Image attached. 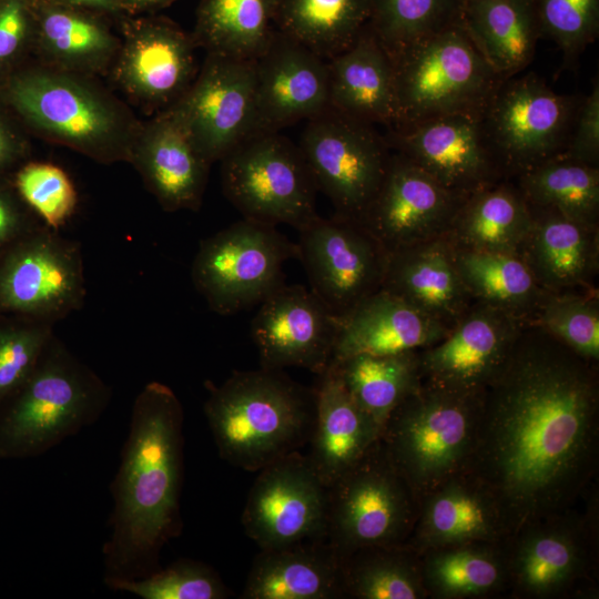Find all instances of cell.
<instances>
[{
	"mask_svg": "<svg viewBox=\"0 0 599 599\" xmlns=\"http://www.w3.org/2000/svg\"><path fill=\"white\" fill-rule=\"evenodd\" d=\"M541 37L562 53L565 68L576 65L599 32V0H530Z\"/></svg>",
	"mask_w": 599,
	"mask_h": 599,
	"instance_id": "f6af8a7d",
	"label": "cell"
},
{
	"mask_svg": "<svg viewBox=\"0 0 599 599\" xmlns=\"http://www.w3.org/2000/svg\"><path fill=\"white\" fill-rule=\"evenodd\" d=\"M61 4L94 11H115L120 9V0H51Z\"/></svg>",
	"mask_w": 599,
	"mask_h": 599,
	"instance_id": "816d5d0a",
	"label": "cell"
},
{
	"mask_svg": "<svg viewBox=\"0 0 599 599\" xmlns=\"http://www.w3.org/2000/svg\"><path fill=\"white\" fill-rule=\"evenodd\" d=\"M385 290L449 328L473 304L455 264L447 237L387 253Z\"/></svg>",
	"mask_w": 599,
	"mask_h": 599,
	"instance_id": "83f0119b",
	"label": "cell"
},
{
	"mask_svg": "<svg viewBox=\"0 0 599 599\" xmlns=\"http://www.w3.org/2000/svg\"><path fill=\"white\" fill-rule=\"evenodd\" d=\"M510 535L495 495L466 470L420 497L415 525L404 545L422 556L450 546L501 544Z\"/></svg>",
	"mask_w": 599,
	"mask_h": 599,
	"instance_id": "7402d4cb",
	"label": "cell"
},
{
	"mask_svg": "<svg viewBox=\"0 0 599 599\" xmlns=\"http://www.w3.org/2000/svg\"><path fill=\"white\" fill-rule=\"evenodd\" d=\"M32 19L29 0L0 1V62L9 60L20 49Z\"/></svg>",
	"mask_w": 599,
	"mask_h": 599,
	"instance_id": "681fc988",
	"label": "cell"
},
{
	"mask_svg": "<svg viewBox=\"0 0 599 599\" xmlns=\"http://www.w3.org/2000/svg\"><path fill=\"white\" fill-rule=\"evenodd\" d=\"M192 35L164 19L126 27L116 74L121 84L145 103H174L195 78Z\"/></svg>",
	"mask_w": 599,
	"mask_h": 599,
	"instance_id": "603a6c76",
	"label": "cell"
},
{
	"mask_svg": "<svg viewBox=\"0 0 599 599\" xmlns=\"http://www.w3.org/2000/svg\"><path fill=\"white\" fill-rule=\"evenodd\" d=\"M256 133L280 132L328 109V64L276 30L254 59Z\"/></svg>",
	"mask_w": 599,
	"mask_h": 599,
	"instance_id": "44dd1931",
	"label": "cell"
},
{
	"mask_svg": "<svg viewBox=\"0 0 599 599\" xmlns=\"http://www.w3.org/2000/svg\"><path fill=\"white\" fill-rule=\"evenodd\" d=\"M296 247L311 291L338 317L382 288L387 252L357 221L318 216Z\"/></svg>",
	"mask_w": 599,
	"mask_h": 599,
	"instance_id": "9a60e30c",
	"label": "cell"
},
{
	"mask_svg": "<svg viewBox=\"0 0 599 599\" xmlns=\"http://www.w3.org/2000/svg\"><path fill=\"white\" fill-rule=\"evenodd\" d=\"M53 337V324L33 319L0 328V405L30 377Z\"/></svg>",
	"mask_w": 599,
	"mask_h": 599,
	"instance_id": "7dc6e473",
	"label": "cell"
},
{
	"mask_svg": "<svg viewBox=\"0 0 599 599\" xmlns=\"http://www.w3.org/2000/svg\"><path fill=\"white\" fill-rule=\"evenodd\" d=\"M341 560L344 597L420 599L428 596L422 558L405 545L366 547Z\"/></svg>",
	"mask_w": 599,
	"mask_h": 599,
	"instance_id": "60d3db41",
	"label": "cell"
},
{
	"mask_svg": "<svg viewBox=\"0 0 599 599\" xmlns=\"http://www.w3.org/2000/svg\"><path fill=\"white\" fill-rule=\"evenodd\" d=\"M183 407L165 384L150 382L134 399L121 460L110 486L113 509L103 545V581L146 577L164 545L180 535Z\"/></svg>",
	"mask_w": 599,
	"mask_h": 599,
	"instance_id": "7a4b0ae2",
	"label": "cell"
},
{
	"mask_svg": "<svg viewBox=\"0 0 599 599\" xmlns=\"http://www.w3.org/2000/svg\"><path fill=\"white\" fill-rule=\"evenodd\" d=\"M465 0H369L368 26L389 54L460 22Z\"/></svg>",
	"mask_w": 599,
	"mask_h": 599,
	"instance_id": "b9f144b4",
	"label": "cell"
},
{
	"mask_svg": "<svg viewBox=\"0 0 599 599\" xmlns=\"http://www.w3.org/2000/svg\"><path fill=\"white\" fill-rule=\"evenodd\" d=\"M342 560L326 539L261 550L242 599L343 598Z\"/></svg>",
	"mask_w": 599,
	"mask_h": 599,
	"instance_id": "4dcf8cb0",
	"label": "cell"
},
{
	"mask_svg": "<svg viewBox=\"0 0 599 599\" xmlns=\"http://www.w3.org/2000/svg\"><path fill=\"white\" fill-rule=\"evenodd\" d=\"M598 438V363L528 322L483 392L467 468L495 495L511 535L580 497L596 471Z\"/></svg>",
	"mask_w": 599,
	"mask_h": 599,
	"instance_id": "6da1fadb",
	"label": "cell"
},
{
	"mask_svg": "<svg viewBox=\"0 0 599 599\" xmlns=\"http://www.w3.org/2000/svg\"><path fill=\"white\" fill-rule=\"evenodd\" d=\"M454 258L474 301L522 321H534L548 293L537 283L519 254L454 247Z\"/></svg>",
	"mask_w": 599,
	"mask_h": 599,
	"instance_id": "836d02e7",
	"label": "cell"
},
{
	"mask_svg": "<svg viewBox=\"0 0 599 599\" xmlns=\"http://www.w3.org/2000/svg\"><path fill=\"white\" fill-rule=\"evenodd\" d=\"M175 0H120V8L131 11H142L161 8Z\"/></svg>",
	"mask_w": 599,
	"mask_h": 599,
	"instance_id": "f5cc1de1",
	"label": "cell"
},
{
	"mask_svg": "<svg viewBox=\"0 0 599 599\" xmlns=\"http://www.w3.org/2000/svg\"><path fill=\"white\" fill-rule=\"evenodd\" d=\"M483 394L420 384L392 412L380 440L416 498L466 471L476 444Z\"/></svg>",
	"mask_w": 599,
	"mask_h": 599,
	"instance_id": "5b68a950",
	"label": "cell"
},
{
	"mask_svg": "<svg viewBox=\"0 0 599 599\" xmlns=\"http://www.w3.org/2000/svg\"><path fill=\"white\" fill-rule=\"evenodd\" d=\"M326 520L327 487L300 450L258 470L242 514L261 550L325 539Z\"/></svg>",
	"mask_w": 599,
	"mask_h": 599,
	"instance_id": "2e32d148",
	"label": "cell"
},
{
	"mask_svg": "<svg viewBox=\"0 0 599 599\" xmlns=\"http://www.w3.org/2000/svg\"><path fill=\"white\" fill-rule=\"evenodd\" d=\"M331 364L355 403L382 430L392 412L420 384L417 351L357 354Z\"/></svg>",
	"mask_w": 599,
	"mask_h": 599,
	"instance_id": "74e56055",
	"label": "cell"
},
{
	"mask_svg": "<svg viewBox=\"0 0 599 599\" xmlns=\"http://www.w3.org/2000/svg\"><path fill=\"white\" fill-rule=\"evenodd\" d=\"M10 142L6 131L0 125V164L4 162L10 154Z\"/></svg>",
	"mask_w": 599,
	"mask_h": 599,
	"instance_id": "db71d44e",
	"label": "cell"
},
{
	"mask_svg": "<svg viewBox=\"0 0 599 599\" xmlns=\"http://www.w3.org/2000/svg\"><path fill=\"white\" fill-rule=\"evenodd\" d=\"M512 180L530 206L599 226V166L559 154Z\"/></svg>",
	"mask_w": 599,
	"mask_h": 599,
	"instance_id": "8d00e7d4",
	"label": "cell"
},
{
	"mask_svg": "<svg viewBox=\"0 0 599 599\" xmlns=\"http://www.w3.org/2000/svg\"><path fill=\"white\" fill-rule=\"evenodd\" d=\"M221 162L223 192L243 219L300 231L319 216L301 149L280 132L251 135Z\"/></svg>",
	"mask_w": 599,
	"mask_h": 599,
	"instance_id": "9c48e42d",
	"label": "cell"
},
{
	"mask_svg": "<svg viewBox=\"0 0 599 599\" xmlns=\"http://www.w3.org/2000/svg\"><path fill=\"white\" fill-rule=\"evenodd\" d=\"M80 245L45 225L29 232L0 260V311L53 324L82 307Z\"/></svg>",
	"mask_w": 599,
	"mask_h": 599,
	"instance_id": "4fadbf2b",
	"label": "cell"
},
{
	"mask_svg": "<svg viewBox=\"0 0 599 599\" xmlns=\"http://www.w3.org/2000/svg\"><path fill=\"white\" fill-rule=\"evenodd\" d=\"M315 418L306 455L326 487L352 468L380 438V427L355 403L336 368L317 375Z\"/></svg>",
	"mask_w": 599,
	"mask_h": 599,
	"instance_id": "f1b7e54d",
	"label": "cell"
},
{
	"mask_svg": "<svg viewBox=\"0 0 599 599\" xmlns=\"http://www.w3.org/2000/svg\"><path fill=\"white\" fill-rule=\"evenodd\" d=\"M339 317L312 291L285 283L261 304L251 323L260 367L323 373L332 362Z\"/></svg>",
	"mask_w": 599,
	"mask_h": 599,
	"instance_id": "ffe728a7",
	"label": "cell"
},
{
	"mask_svg": "<svg viewBox=\"0 0 599 599\" xmlns=\"http://www.w3.org/2000/svg\"><path fill=\"white\" fill-rule=\"evenodd\" d=\"M317 190L335 214L359 221L384 179L392 150L377 126L326 109L298 144Z\"/></svg>",
	"mask_w": 599,
	"mask_h": 599,
	"instance_id": "7c38bea8",
	"label": "cell"
},
{
	"mask_svg": "<svg viewBox=\"0 0 599 599\" xmlns=\"http://www.w3.org/2000/svg\"><path fill=\"white\" fill-rule=\"evenodd\" d=\"M167 110L210 163L256 133L254 60L207 53L200 73Z\"/></svg>",
	"mask_w": 599,
	"mask_h": 599,
	"instance_id": "5bb4252c",
	"label": "cell"
},
{
	"mask_svg": "<svg viewBox=\"0 0 599 599\" xmlns=\"http://www.w3.org/2000/svg\"><path fill=\"white\" fill-rule=\"evenodd\" d=\"M530 209L531 224L518 254L540 287L547 293L597 292L599 226L551 209Z\"/></svg>",
	"mask_w": 599,
	"mask_h": 599,
	"instance_id": "d4e9b609",
	"label": "cell"
},
{
	"mask_svg": "<svg viewBox=\"0 0 599 599\" xmlns=\"http://www.w3.org/2000/svg\"><path fill=\"white\" fill-rule=\"evenodd\" d=\"M460 22L505 80L527 68L541 38L530 0H465Z\"/></svg>",
	"mask_w": 599,
	"mask_h": 599,
	"instance_id": "1f68e13d",
	"label": "cell"
},
{
	"mask_svg": "<svg viewBox=\"0 0 599 599\" xmlns=\"http://www.w3.org/2000/svg\"><path fill=\"white\" fill-rule=\"evenodd\" d=\"M389 149L453 193L470 194L507 179L489 143L481 114H450L386 128Z\"/></svg>",
	"mask_w": 599,
	"mask_h": 599,
	"instance_id": "e0dca14e",
	"label": "cell"
},
{
	"mask_svg": "<svg viewBox=\"0 0 599 599\" xmlns=\"http://www.w3.org/2000/svg\"><path fill=\"white\" fill-rule=\"evenodd\" d=\"M278 0H202L192 34L207 53L254 60L276 32Z\"/></svg>",
	"mask_w": 599,
	"mask_h": 599,
	"instance_id": "e575fe53",
	"label": "cell"
},
{
	"mask_svg": "<svg viewBox=\"0 0 599 599\" xmlns=\"http://www.w3.org/2000/svg\"><path fill=\"white\" fill-rule=\"evenodd\" d=\"M519 74L502 81L481 114L507 179L564 152L582 99L554 91L532 72Z\"/></svg>",
	"mask_w": 599,
	"mask_h": 599,
	"instance_id": "8fae6325",
	"label": "cell"
},
{
	"mask_svg": "<svg viewBox=\"0 0 599 599\" xmlns=\"http://www.w3.org/2000/svg\"><path fill=\"white\" fill-rule=\"evenodd\" d=\"M8 99L30 124L57 142L101 162L131 159L139 133L129 115L71 71L26 72L10 83Z\"/></svg>",
	"mask_w": 599,
	"mask_h": 599,
	"instance_id": "52a82bcc",
	"label": "cell"
},
{
	"mask_svg": "<svg viewBox=\"0 0 599 599\" xmlns=\"http://www.w3.org/2000/svg\"><path fill=\"white\" fill-rule=\"evenodd\" d=\"M292 258L296 243L276 226L243 219L201 242L191 277L211 311L232 315L282 286L284 264Z\"/></svg>",
	"mask_w": 599,
	"mask_h": 599,
	"instance_id": "30bf717a",
	"label": "cell"
},
{
	"mask_svg": "<svg viewBox=\"0 0 599 599\" xmlns=\"http://www.w3.org/2000/svg\"><path fill=\"white\" fill-rule=\"evenodd\" d=\"M568 510L530 522L504 541L508 577L524 593H557L585 572L588 530L568 518Z\"/></svg>",
	"mask_w": 599,
	"mask_h": 599,
	"instance_id": "cb8c5ba5",
	"label": "cell"
},
{
	"mask_svg": "<svg viewBox=\"0 0 599 599\" xmlns=\"http://www.w3.org/2000/svg\"><path fill=\"white\" fill-rule=\"evenodd\" d=\"M532 322L578 355L599 362L598 291L548 293Z\"/></svg>",
	"mask_w": 599,
	"mask_h": 599,
	"instance_id": "7bdbcfd3",
	"label": "cell"
},
{
	"mask_svg": "<svg viewBox=\"0 0 599 599\" xmlns=\"http://www.w3.org/2000/svg\"><path fill=\"white\" fill-rule=\"evenodd\" d=\"M465 200L392 151L380 186L358 223L390 253L445 237Z\"/></svg>",
	"mask_w": 599,
	"mask_h": 599,
	"instance_id": "d6986e66",
	"label": "cell"
},
{
	"mask_svg": "<svg viewBox=\"0 0 599 599\" xmlns=\"http://www.w3.org/2000/svg\"><path fill=\"white\" fill-rule=\"evenodd\" d=\"M583 163L599 166V82L596 80L582 97L567 144L561 153Z\"/></svg>",
	"mask_w": 599,
	"mask_h": 599,
	"instance_id": "c3c4849f",
	"label": "cell"
},
{
	"mask_svg": "<svg viewBox=\"0 0 599 599\" xmlns=\"http://www.w3.org/2000/svg\"><path fill=\"white\" fill-rule=\"evenodd\" d=\"M33 21L43 50L62 70L100 68L116 48L108 27L89 10L38 0Z\"/></svg>",
	"mask_w": 599,
	"mask_h": 599,
	"instance_id": "d590c367",
	"label": "cell"
},
{
	"mask_svg": "<svg viewBox=\"0 0 599 599\" xmlns=\"http://www.w3.org/2000/svg\"><path fill=\"white\" fill-rule=\"evenodd\" d=\"M395 119L404 126L450 114H483L502 79L461 22L392 54Z\"/></svg>",
	"mask_w": 599,
	"mask_h": 599,
	"instance_id": "8992f818",
	"label": "cell"
},
{
	"mask_svg": "<svg viewBox=\"0 0 599 599\" xmlns=\"http://www.w3.org/2000/svg\"><path fill=\"white\" fill-rule=\"evenodd\" d=\"M527 323L474 301L444 338L417 351L420 382L461 394H483Z\"/></svg>",
	"mask_w": 599,
	"mask_h": 599,
	"instance_id": "ac0fdd59",
	"label": "cell"
},
{
	"mask_svg": "<svg viewBox=\"0 0 599 599\" xmlns=\"http://www.w3.org/2000/svg\"><path fill=\"white\" fill-rule=\"evenodd\" d=\"M130 161L164 211L200 209L211 164L169 110L140 130Z\"/></svg>",
	"mask_w": 599,
	"mask_h": 599,
	"instance_id": "484cf974",
	"label": "cell"
},
{
	"mask_svg": "<svg viewBox=\"0 0 599 599\" xmlns=\"http://www.w3.org/2000/svg\"><path fill=\"white\" fill-rule=\"evenodd\" d=\"M418 507L379 438L327 487L325 539L341 558L366 547L404 545Z\"/></svg>",
	"mask_w": 599,
	"mask_h": 599,
	"instance_id": "ba28073f",
	"label": "cell"
},
{
	"mask_svg": "<svg viewBox=\"0 0 599 599\" xmlns=\"http://www.w3.org/2000/svg\"><path fill=\"white\" fill-rule=\"evenodd\" d=\"M112 390L55 336L24 384L0 405V458L44 454L95 423Z\"/></svg>",
	"mask_w": 599,
	"mask_h": 599,
	"instance_id": "277c9868",
	"label": "cell"
},
{
	"mask_svg": "<svg viewBox=\"0 0 599 599\" xmlns=\"http://www.w3.org/2000/svg\"><path fill=\"white\" fill-rule=\"evenodd\" d=\"M449 329L440 321L380 288L339 317L331 363L357 354L419 351L439 342Z\"/></svg>",
	"mask_w": 599,
	"mask_h": 599,
	"instance_id": "4316f807",
	"label": "cell"
},
{
	"mask_svg": "<svg viewBox=\"0 0 599 599\" xmlns=\"http://www.w3.org/2000/svg\"><path fill=\"white\" fill-rule=\"evenodd\" d=\"M369 18V0H278L275 24L328 60L349 47Z\"/></svg>",
	"mask_w": 599,
	"mask_h": 599,
	"instance_id": "ab89813d",
	"label": "cell"
},
{
	"mask_svg": "<svg viewBox=\"0 0 599 599\" xmlns=\"http://www.w3.org/2000/svg\"><path fill=\"white\" fill-rule=\"evenodd\" d=\"M114 591L142 599H224L230 591L217 572L206 564L179 559L146 577L105 585Z\"/></svg>",
	"mask_w": 599,
	"mask_h": 599,
	"instance_id": "ee69618b",
	"label": "cell"
},
{
	"mask_svg": "<svg viewBox=\"0 0 599 599\" xmlns=\"http://www.w3.org/2000/svg\"><path fill=\"white\" fill-rule=\"evenodd\" d=\"M31 231L23 230L19 212L9 199L0 193V250L11 242L16 243Z\"/></svg>",
	"mask_w": 599,
	"mask_h": 599,
	"instance_id": "f907efd6",
	"label": "cell"
},
{
	"mask_svg": "<svg viewBox=\"0 0 599 599\" xmlns=\"http://www.w3.org/2000/svg\"><path fill=\"white\" fill-rule=\"evenodd\" d=\"M204 414L221 458L258 471L308 444L315 418L314 388L282 370L234 372L220 386L207 382Z\"/></svg>",
	"mask_w": 599,
	"mask_h": 599,
	"instance_id": "3957f363",
	"label": "cell"
},
{
	"mask_svg": "<svg viewBox=\"0 0 599 599\" xmlns=\"http://www.w3.org/2000/svg\"><path fill=\"white\" fill-rule=\"evenodd\" d=\"M530 224L529 204L505 179L466 197L446 237L455 248L518 254Z\"/></svg>",
	"mask_w": 599,
	"mask_h": 599,
	"instance_id": "d6a6232c",
	"label": "cell"
},
{
	"mask_svg": "<svg viewBox=\"0 0 599 599\" xmlns=\"http://www.w3.org/2000/svg\"><path fill=\"white\" fill-rule=\"evenodd\" d=\"M327 64L328 109L385 129L394 123L392 59L368 23Z\"/></svg>",
	"mask_w": 599,
	"mask_h": 599,
	"instance_id": "f546056e",
	"label": "cell"
},
{
	"mask_svg": "<svg viewBox=\"0 0 599 599\" xmlns=\"http://www.w3.org/2000/svg\"><path fill=\"white\" fill-rule=\"evenodd\" d=\"M502 544H466L423 554L422 576L427 595L460 599L497 590L508 577Z\"/></svg>",
	"mask_w": 599,
	"mask_h": 599,
	"instance_id": "f35d334b",
	"label": "cell"
},
{
	"mask_svg": "<svg viewBox=\"0 0 599 599\" xmlns=\"http://www.w3.org/2000/svg\"><path fill=\"white\" fill-rule=\"evenodd\" d=\"M16 184L22 199L51 230L58 231L75 211V187L57 165L30 163L19 171Z\"/></svg>",
	"mask_w": 599,
	"mask_h": 599,
	"instance_id": "bcb514c9",
	"label": "cell"
}]
</instances>
